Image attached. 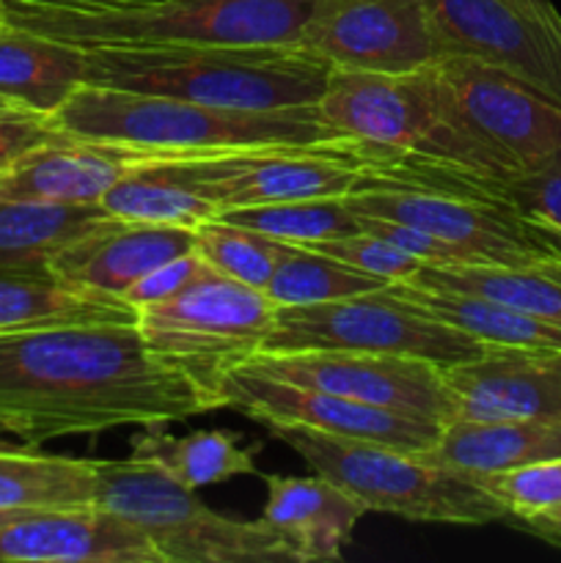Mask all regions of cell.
I'll list each match as a JSON object with an SVG mask.
<instances>
[{
  "instance_id": "obj_10",
  "label": "cell",
  "mask_w": 561,
  "mask_h": 563,
  "mask_svg": "<svg viewBox=\"0 0 561 563\" xmlns=\"http://www.w3.org/2000/svg\"><path fill=\"white\" fill-rule=\"evenodd\" d=\"M391 286V284H388ZM311 306H278L258 352L350 350L421 357L435 366L473 361L487 346L388 289Z\"/></svg>"
},
{
  "instance_id": "obj_23",
  "label": "cell",
  "mask_w": 561,
  "mask_h": 563,
  "mask_svg": "<svg viewBox=\"0 0 561 563\" xmlns=\"http://www.w3.org/2000/svg\"><path fill=\"white\" fill-rule=\"evenodd\" d=\"M418 456L471 478L517 471L561 460V421H449Z\"/></svg>"
},
{
  "instance_id": "obj_38",
  "label": "cell",
  "mask_w": 561,
  "mask_h": 563,
  "mask_svg": "<svg viewBox=\"0 0 561 563\" xmlns=\"http://www.w3.org/2000/svg\"><path fill=\"white\" fill-rule=\"evenodd\" d=\"M207 269L209 264L204 262L198 251L182 253V256L160 264L152 273L143 275L141 280H135V284L124 291V300L130 302L132 308H138V311L148 306H157V302L170 300V297L179 295L182 289H187V286L196 278H201Z\"/></svg>"
},
{
  "instance_id": "obj_33",
  "label": "cell",
  "mask_w": 561,
  "mask_h": 563,
  "mask_svg": "<svg viewBox=\"0 0 561 563\" xmlns=\"http://www.w3.org/2000/svg\"><path fill=\"white\" fill-rule=\"evenodd\" d=\"M479 484L506 509L509 520H528L561 504V460L537 462L517 471L479 476Z\"/></svg>"
},
{
  "instance_id": "obj_36",
  "label": "cell",
  "mask_w": 561,
  "mask_h": 563,
  "mask_svg": "<svg viewBox=\"0 0 561 563\" xmlns=\"http://www.w3.org/2000/svg\"><path fill=\"white\" fill-rule=\"evenodd\" d=\"M358 214V212H355ZM358 225L361 231L380 236L396 251L407 253V256L418 258L421 264H435V267H451V264H476V258L462 247L451 245V242L440 240V236L429 234V231L416 229V225L399 223V220L374 218V214H358Z\"/></svg>"
},
{
  "instance_id": "obj_16",
  "label": "cell",
  "mask_w": 561,
  "mask_h": 563,
  "mask_svg": "<svg viewBox=\"0 0 561 563\" xmlns=\"http://www.w3.org/2000/svg\"><path fill=\"white\" fill-rule=\"evenodd\" d=\"M300 47L333 69L410 75L438 60L424 0H317Z\"/></svg>"
},
{
  "instance_id": "obj_41",
  "label": "cell",
  "mask_w": 561,
  "mask_h": 563,
  "mask_svg": "<svg viewBox=\"0 0 561 563\" xmlns=\"http://www.w3.org/2000/svg\"><path fill=\"white\" fill-rule=\"evenodd\" d=\"M33 515V511H14V509H0V526H9V522L20 520V517Z\"/></svg>"
},
{
  "instance_id": "obj_24",
  "label": "cell",
  "mask_w": 561,
  "mask_h": 563,
  "mask_svg": "<svg viewBox=\"0 0 561 563\" xmlns=\"http://www.w3.org/2000/svg\"><path fill=\"white\" fill-rule=\"evenodd\" d=\"M394 295L424 308L449 328L462 330L484 346H509V350L561 352V328L526 311L504 306L490 297L457 289H429L399 280L388 286Z\"/></svg>"
},
{
  "instance_id": "obj_9",
  "label": "cell",
  "mask_w": 561,
  "mask_h": 563,
  "mask_svg": "<svg viewBox=\"0 0 561 563\" xmlns=\"http://www.w3.org/2000/svg\"><path fill=\"white\" fill-rule=\"evenodd\" d=\"M174 165L223 212L256 203L346 198L377 165H388V159L352 137H341L193 152L176 157Z\"/></svg>"
},
{
  "instance_id": "obj_26",
  "label": "cell",
  "mask_w": 561,
  "mask_h": 563,
  "mask_svg": "<svg viewBox=\"0 0 561 563\" xmlns=\"http://www.w3.org/2000/svg\"><path fill=\"white\" fill-rule=\"evenodd\" d=\"M258 451L262 445H240V438L226 429H198L174 438L165 432V423H146L130 438L132 460L154 462L187 489L231 482L237 476H258L253 460Z\"/></svg>"
},
{
  "instance_id": "obj_29",
  "label": "cell",
  "mask_w": 561,
  "mask_h": 563,
  "mask_svg": "<svg viewBox=\"0 0 561 563\" xmlns=\"http://www.w3.org/2000/svg\"><path fill=\"white\" fill-rule=\"evenodd\" d=\"M176 157L182 154L138 165L113 190H108L99 207L110 218L127 223H168L185 229H198L218 218V207L179 174L174 165Z\"/></svg>"
},
{
  "instance_id": "obj_40",
  "label": "cell",
  "mask_w": 561,
  "mask_h": 563,
  "mask_svg": "<svg viewBox=\"0 0 561 563\" xmlns=\"http://www.w3.org/2000/svg\"><path fill=\"white\" fill-rule=\"evenodd\" d=\"M20 3H38V5H119V3H143V0H20Z\"/></svg>"
},
{
  "instance_id": "obj_12",
  "label": "cell",
  "mask_w": 561,
  "mask_h": 563,
  "mask_svg": "<svg viewBox=\"0 0 561 563\" xmlns=\"http://www.w3.org/2000/svg\"><path fill=\"white\" fill-rule=\"evenodd\" d=\"M429 69L462 130L509 176L561 148V104L526 80L465 55H440Z\"/></svg>"
},
{
  "instance_id": "obj_5",
  "label": "cell",
  "mask_w": 561,
  "mask_h": 563,
  "mask_svg": "<svg viewBox=\"0 0 561 563\" xmlns=\"http://www.w3.org/2000/svg\"><path fill=\"white\" fill-rule=\"evenodd\" d=\"M53 121L66 135L182 154L346 137L324 124L317 104L289 110H231L94 82H82Z\"/></svg>"
},
{
  "instance_id": "obj_17",
  "label": "cell",
  "mask_w": 561,
  "mask_h": 563,
  "mask_svg": "<svg viewBox=\"0 0 561 563\" xmlns=\"http://www.w3.org/2000/svg\"><path fill=\"white\" fill-rule=\"evenodd\" d=\"M440 372L454 421H561V352L487 346Z\"/></svg>"
},
{
  "instance_id": "obj_22",
  "label": "cell",
  "mask_w": 561,
  "mask_h": 563,
  "mask_svg": "<svg viewBox=\"0 0 561 563\" xmlns=\"http://www.w3.org/2000/svg\"><path fill=\"white\" fill-rule=\"evenodd\" d=\"M86 80L82 47L11 22L0 25V102L55 115Z\"/></svg>"
},
{
  "instance_id": "obj_15",
  "label": "cell",
  "mask_w": 561,
  "mask_h": 563,
  "mask_svg": "<svg viewBox=\"0 0 561 563\" xmlns=\"http://www.w3.org/2000/svg\"><path fill=\"white\" fill-rule=\"evenodd\" d=\"M440 55H465L520 77L561 104V14L520 0H424Z\"/></svg>"
},
{
  "instance_id": "obj_42",
  "label": "cell",
  "mask_w": 561,
  "mask_h": 563,
  "mask_svg": "<svg viewBox=\"0 0 561 563\" xmlns=\"http://www.w3.org/2000/svg\"><path fill=\"white\" fill-rule=\"evenodd\" d=\"M520 3L531 5V9H537V11H559L553 5V0H520Z\"/></svg>"
},
{
  "instance_id": "obj_35",
  "label": "cell",
  "mask_w": 561,
  "mask_h": 563,
  "mask_svg": "<svg viewBox=\"0 0 561 563\" xmlns=\"http://www.w3.org/2000/svg\"><path fill=\"white\" fill-rule=\"evenodd\" d=\"M308 251L324 253V256L344 262L346 267L361 269V273L383 278L388 284H399V280H410L418 269L424 267L418 258L407 256V253L396 251L380 236L369 234V231H352V234L330 236V240L308 242Z\"/></svg>"
},
{
  "instance_id": "obj_39",
  "label": "cell",
  "mask_w": 561,
  "mask_h": 563,
  "mask_svg": "<svg viewBox=\"0 0 561 563\" xmlns=\"http://www.w3.org/2000/svg\"><path fill=\"white\" fill-rule=\"evenodd\" d=\"M522 526L537 531L539 537H548V539H561V504L559 506H550V509L539 511V515L528 517L522 520Z\"/></svg>"
},
{
  "instance_id": "obj_21",
  "label": "cell",
  "mask_w": 561,
  "mask_h": 563,
  "mask_svg": "<svg viewBox=\"0 0 561 563\" xmlns=\"http://www.w3.org/2000/svg\"><path fill=\"white\" fill-rule=\"evenodd\" d=\"M262 478L267 484L262 520L289 544L295 561H341L366 506L319 473L302 478L267 473Z\"/></svg>"
},
{
  "instance_id": "obj_3",
  "label": "cell",
  "mask_w": 561,
  "mask_h": 563,
  "mask_svg": "<svg viewBox=\"0 0 561 563\" xmlns=\"http://www.w3.org/2000/svg\"><path fill=\"white\" fill-rule=\"evenodd\" d=\"M358 214L399 220L462 247L476 264L526 267L561 256V236L506 203L498 181L471 170L399 159L377 165L344 198Z\"/></svg>"
},
{
  "instance_id": "obj_2",
  "label": "cell",
  "mask_w": 561,
  "mask_h": 563,
  "mask_svg": "<svg viewBox=\"0 0 561 563\" xmlns=\"http://www.w3.org/2000/svg\"><path fill=\"white\" fill-rule=\"evenodd\" d=\"M94 86L231 110L317 104L333 66L300 44H152L88 47Z\"/></svg>"
},
{
  "instance_id": "obj_4",
  "label": "cell",
  "mask_w": 561,
  "mask_h": 563,
  "mask_svg": "<svg viewBox=\"0 0 561 563\" xmlns=\"http://www.w3.org/2000/svg\"><path fill=\"white\" fill-rule=\"evenodd\" d=\"M317 0H143L38 5L3 0V20L77 47L300 44Z\"/></svg>"
},
{
  "instance_id": "obj_27",
  "label": "cell",
  "mask_w": 561,
  "mask_h": 563,
  "mask_svg": "<svg viewBox=\"0 0 561 563\" xmlns=\"http://www.w3.org/2000/svg\"><path fill=\"white\" fill-rule=\"evenodd\" d=\"M108 220L99 203L0 198V273H47L50 258Z\"/></svg>"
},
{
  "instance_id": "obj_14",
  "label": "cell",
  "mask_w": 561,
  "mask_h": 563,
  "mask_svg": "<svg viewBox=\"0 0 561 563\" xmlns=\"http://www.w3.org/2000/svg\"><path fill=\"white\" fill-rule=\"evenodd\" d=\"M226 401V410H234L267 429L300 427L314 432L339 434V438L372 440L394 449L424 454L432 449L443 432V423L388 407L366 405L328 390L302 388L280 379L251 374L234 366L215 383Z\"/></svg>"
},
{
  "instance_id": "obj_8",
  "label": "cell",
  "mask_w": 561,
  "mask_h": 563,
  "mask_svg": "<svg viewBox=\"0 0 561 563\" xmlns=\"http://www.w3.org/2000/svg\"><path fill=\"white\" fill-rule=\"evenodd\" d=\"M97 506L146 533L165 563H297L267 522L209 509L154 462L99 460Z\"/></svg>"
},
{
  "instance_id": "obj_7",
  "label": "cell",
  "mask_w": 561,
  "mask_h": 563,
  "mask_svg": "<svg viewBox=\"0 0 561 563\" xmlns=\"http://www.w3.org/2000/svg\"><path fill=\"white\" fill-rule=\"evenodd\" d=\"M314 473L355 495L366 511L435 526H487L509 520L504 506L471 476L432 465L410 451L300 427L270 429Z\"/></svg>"
},
{
  "instance_id": "obj_18",
  "label": "cell",
  "mask_w": 561,
  "mask_h": 563,
  "mask_svg": "<svg viewBox=\"0 0 561 563\" xmlns=\"http://www.w3.org/2000/svg\"><path fill=\"white\" fill-rule=\"evenodd\" d=\"M182 152L143 148L97 137L58 135L0 176L3 201L99 203L130 170Z\"/></svg>"
},
{
  "instance_id": "obj_13",
  "label": "cell",
  "mask_w": 561,
  "mask_h": 563,
  "mask_svg": "<svg viewBox=\"0 0 561 563\" xmlns=\"http://www.w3.org/2000/svg\"><path fill=\"white\" fill-rule=\"evenodd\" d=\"M240 368L440 423L454 421L457 412L440 366L421 357L350 350L256 352Z\"/></svg>"
},
{
  "instance_id": "obj_1",
  "label": "cell",
  "mask_w": 561,
  "mask_h": 563,
  "mask_svg": "<svg viewBox=\"0 0 561 563\" xmlns=\"http://www.w3.org/2000/svg\"><path fill=\"white\" fill-rule=\"evenodd\" d=\"M226 410L220 390L148 350L138 322L0 333V432L25 445Z\"/></svg>"
},
{
  "instance_id": "obj_28",
  "label": "cell",
  "mask_w": 561,
  "mask_h": 563,
  "mask_svg": "<svg viewBox=\"0 0 561 563\" xmlns=\"http://www.w3.org/2000/svg\"><path fill=\"white\" fill-rule=\"evenodd\" d=\"M97 504V462L0 445V509L50 511Z\"/></svg>"
},
{
  "instance_id": "obj_20",
  "label": "cell",
  "mask_w": 561,
  "mask_h": 563,
  "mask_svg": "<svg viewBox=\"0 0 561 563\" xmlns=\"http://www.w3.org/2000/svg\"><path fill=\"white\" fill-rule=\"evenodd\" d=\"M190 251H196V229L110 218L50 258L47 273L80 289L124 297L143 275Z\"/></svg>"
},
{
  "instance_id": "obj_30",
  "label": "cell",
  "mask_w": 561,
  "mask_h": 563,
  "mask_svg": "<svg viewBox=\"0 0 561 563\" xmlns=\"http://www.w3.org/2000/svg\"><path fill=\"white\" fill-rule=\"evenodd\" d=\"M385 286L388 280L346 267L344 262H336L324 253L292 245V251L275 264L273 278L264 286V291L275 306H311V302L380 291Z\"/></svg>"
},
{
  "instance_id": "obj_11",
  "label": "cell",
  "mask_w": 561,
  "mask_h": 563,
  "mask_svg": "<svg viewBox=\"0 0 561 563\" xmlns=\"http://www.w3.org/2000/svg\"><path fill=\"white\" fill-rule=\"evenodd\" d=\"M275 311L267 291L209 267L170 300L141 308L138 330L148 350L215 388L220 374L262 350Z\"/></svg>"
},
{
  "instance_id": "obj_32",
  "label": "cell",
  "mask_w": 561,
  "mask_h": 563,
  "mask_svg": "<svg viewBox=\"0 0 561 563\" xmlns=\"http://www.w3.org/2000/svg\"><path fill=\"white\" fill-rule=\"evenodd\" d=\"M196 251L215 273L264 291L275 264L292 251V242L212 218L196 229Z\"/></svg>"
},
{
  "instance_id": "obj_6",
  "label": "cell",
  "mask_w": 561,
  "mask_h": 563,
  "mask_svg": "<svg viewBox=\"0 0 561 563\" xmlns=\"http://www.w3.org/2000/svg\"><path fill=\"white\" fill-rule=\"evenodd\" d=\"M324 124L363 143L388 163L443 165L484 179H509L504 168L468 135L440 93L432 69L410 75L333 69L317 102Z\"/></svg>"
},
{
  "instance_id": "obj_37",
  "label": "cell",
  "mask_w": 561,
  "mask_h": 563,
  "mask_svg": "<svg viewBox=\"0 0 561 563\" xmlns=\"http://www.w3.org/2000/svg\"><path fill=\"white\" fill-rule=\"evenodd\" d=\"M64 135L53 115L31 113L0 102V176L9 174L25 154L44 146L53 137Z\"/></svg>"
},
{
  "instance_id": "obj_31",
  "label": "cell",
  "mask_w": 561,
  "mask_h": 563,
  "mask_svg": "<svg viewBox=\"0 0 561 563\" xmlns=\"http://www.w3.org/2000/svg\"><path fill=\"white\" fill-rule=\"evenodd\" d=\"M218 218L226 220V223L262 231V234L275 236V240L292 242V245H308V242L361 231L358 214L346 207L344 198L256 203V207L223 209V212H218Z\"/></svg>"
},
{
  "instance_id": "obj_34",
  "label": "cell",
  "mask_w": 561,
  "mask_h": 563,
  "mask_svg": "<svg viewBox=\"0 0 561 563\" xmlns=\"http://www.w3.org/2000/svg\"><path fill=\"white\" fill-rule=\"evenodd\" d=\"M498 192L517 212L561 236V148L498 181Z\"/></svg>"
},
{
  "instance_id": "obj_25",
  "label": "cell",
  "mask_w": 561,
  "mask_h": 563,
  "mask_svg": "<svg viewBox=\"0 0 561 563\" xmlns=\"http://www.w3.org/2000/svg\"><path fill=\"white\" fill-rule=\"evenodd\" d=\"M88 322H138V308L124 297L80 289L50 273H0V333Z\"/></svg>"
},
{
  "instance_id": "obj_43",
  "label": "cell",
  "mask_w": 561,
  "mask_h": 563,
  "mask_svg": "<svg viewBox=\"0 0 561 563\" xmlns=\"http://www.w3.org/2000/svg\"><path fill=\"white\" fill-rule=\"evenodd\" d=\"M3 22H6L3 20V0H0V25H3Z\"/></svg>"
},
{
  "instance_id": "obj_19",
  "label": "cell",
  "mask_w": 561,
  "mask_h": 563,
  "mask_svg": "<svg viewBox=\"0 0 561 563\" xmlns=\"http://www.w3.org/2000/svg\"><path fill=\"white\" fill-rule=\"evenodd\" d=\"M9 563H165L152 539L102 506L33 511L0 526Z\"/></svg>"
}]
</instances>
